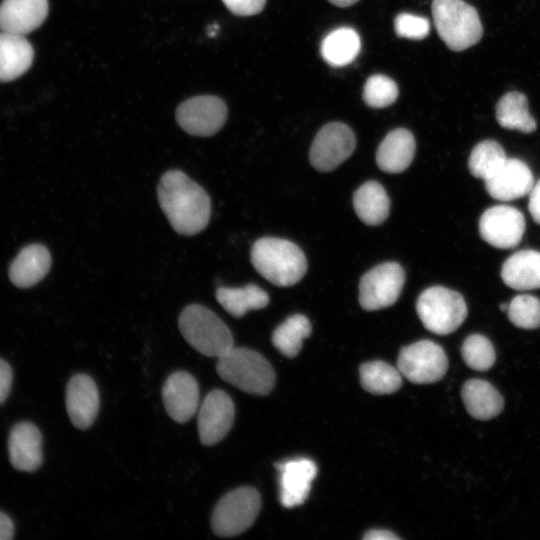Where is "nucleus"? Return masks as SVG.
<instances>
[{
    "label": "nucleus",
    "mask_w": 540,
    "mask_h": 540,
    "mask_svg": "<svg viewBox=\"0 0 540 540\" xmlns=\"http://www.w3.org/2000/svg\"><path fill=\"white\" fill-rule=\"evenodd\" d=\"M507 314L516 327L537 329L540 327V300L529 294L517 295L509 303Z\"/></svg>",
    "instance_id": "33"
},
{
    "label": "nucleus",
    "mask_w": 540,
    "mask_h": 540,
    "mask_svg": "<svg viewBox=\"0 0 540 540\" xmlns=\"http://www.w3.org/2000/svg\"><path fill=\"white\" fill-rule=\"evenodd\" d=\"M362 387L376 395L391 394L402 385V374L390 364L381 361H370L360 367Z\"/></svg>",
    "instance_id": "29"
},
{
    "label": "nucleus",
    "mask_w": 540,
    "mask_h": 540,
    "mask_svg": "<svg viewBox=\"0 0 540 540\" xmlns=\"http://www.w3.org/2000/svg\"><path fill=\"white\" fill-rule=\"evenodd\" d=\"M311 324L302 314L289 316L273 332L272 343L283 355L295 357L301 350L303 340L311 334Z\"/></svg>",
    "instance_id": "30"
},
{
    "label": "nucleus",
    "mask_w": 540,
    "mask_h": 540,
    "mask_svg": "<svg viewBox=\"0 0 540 540\" xmlns=\"http://www.w3.org/2000/svg\"><path fill=\"white\" fill-rule=\"evenodd\" d=\"M162 397L168 415L178 423H185L198 409V383L191 374L177 371L167 378Z\"/></svg>",
    "instance_id": "15"
},
{
    "label": "nucleus",
    "mask_w": 540,
    "mask_h": 540,
    "mask_svg": "<svg viewBox=\"0 0 540 540\" xmlns=\"http://www.w3.org/2000/svg\"><path fill=\"white\" fill-rule=\"evenodd\" d=\"M464 362L471 369L486 371L495 362V350L490 340L481 334L468 336L461 347Z\"/></svg>",
    "instance_id": "32"
},
{
    "label": "nucleus",
    "mask_w": 540,
    "mask_h": 540,
    "mask_svg": "<svg viewBox=\"0 0 540 540\" xmlns=\"http://www.w3.org/2000/svg\"><path fill=\"white\" fill-rule=\"evenodd\" d=\"M50 266L49 250L41 244H32L24 247L13 260L9 278L17 287H31L44 278Z\"/></svg>",
    "instance_id": "21"
},
{
    "label": "nucleus",
    "mask_w": 540,
    "mask_h": 540,
    "mask_svg": "<svg viewBox=\"0 0 540 540\" xmlns=\"http://www.w3.org/2000/svg\"><path fill=\"white\" fill-rule=\"evenodd\" d=\"M479 233L489 245L499 249L516 247L525 232V218L520 210L508 205H496L483 212Z\"/></svg>",
    "instance_id": "12"
},
{
    "label": "nucleus",
    "mask_w": 540,
    "mask_h": 540,
    "mask_svg": "<svg viewBox=\"0 0 540 540\" xmlns=\"http://www.w3.org/2000/svg\"><path fill=\"white\" fill-rule=\"evenodd\" d=\"M251 262L260 275L280 287L296 284L307 270L303 251L291 241L274 237H263L253 244Z\"/></svg>",
    "instance_id": "2"
},
{
    "label": "nucleus",
    "mask_w": 540,
    "mask_h": 540,
    "mask_svg": "<svg viewBox=\"0 0 540 540\" xmlns=\"http://www.w3.org/2000/svg\"><path fill=\"white\" fill-rule=\"evenodd\" d=\"M47 14V0H3L0 4V30L25 36L38 28Z\"/></svg>",
    "instance_id": "18"
},
{
    "label": "nucleus",
    "mask_w": 540,
    "mask_h": 540,
    "mask_svg": "<svg viewBox=\"0 0 540 540\" xmlns=\"http://www.w3.org/2000/svg\"><path fill=\"white\" fill-rule=\"evenodd\" d=\"M360 49L358 33L351 27H339L323 38L320 52L330 66L343 67L358 56Z\"/></svg>",
    "instance_id": "26"
},
{
    "label": "nucleus",
    "mask_w": 540,
    "mask_h": 540,
    "mask_svg": "<svg viewBox=\"0 0 540 540\" xmlns=\"http://www.w3.org/2000/svg\"><path fill=\"white\" fill-rule=\"evenodd\" d=\"M496 119L500 126L509 130L531 133L537 124L529 112L524 94L516 91L503 95L496 105Z\"/></svg>",
    "instance_id": "27"
},
{
    "label": "nucleus",
    "mask_w": 540,
    "mask_h": 540,
    "mask_svg": "<svg viewBox=\"0 0 540 540\" xmlns=\"http://www.w3.org/2000/svg\"><path fill=\"white\" fill-rule=\"evenodd\" d=\"M405 282L402 267L386 262L366 272L359 283V303L364 310L374 311L393 305Z\"/></svg>",
    "instance_id": "9"
},
{
    "label": "nucleus",
    "mask_w": 540,
    "mask_h": 540,
    "mask_svg": "<svg viewBox=\"0 0 540 540\" xmlns=\"http://www.w3.org/2000/svg\"><path fill=\"white\" fill-rule=\"evenodd\" d=\"M416 310L424 327L438 335L454 332L467 317L463 296L442 286L425 289L418 297Z\"/></svg>",
    "instance_id": "6"
},
{
    "label": "nucleus",
    "mask_w": 540,
    "mask_h": 540,
    "mask_svg": "<svg viewBox=\"0 0 540 540\" xmlns=\"http://www.w3.org/2000/svg\"><path fill=\"white\" fill-rule=\"evenodd\" d=\"M218 375L240 390L257 395H266L274 387L275 373L271 364L258 352L233 347L217 358Z\"/></svg>",
    "instance_id": "3"
},
{
    "label": "nucleus",
    "mask_w": 540,
    "mask_h": 540,
    "mask_svg": "<svg viewBox=\"0 0 540 540\" xmlns=\"http://www.w3.org/2000/svg\"><path fill=\"white\" fill-rule=\"evenodd\" d=\"M328 1L338 7H348L357 3L359 0H328Z\"/></svg>",
    "instance_id": "41"
},
{
    "label": "nucleus",
    "mask_w": 540,
    "mask_h": 540,
    "mask_svg": "<svg viewBox=\"0 0 540 540\" xmlns=\"http://www.w3.org/2000/svg\"><path fill=\"white\" fill-rule=\"evenodd\" d=\"M280 472V502L286 508L301 505L306 500L316 464L308 458H297L275 464Z\"/></svg>",
    "instance_id": "16"
},
{
    "label": "nucleus",
    "mask_w": 540,
    "mask_h": 540,
    "mask_svg": "<svg viewBox=\"0 0 540 540\" xmlns=\"http://www.w3.org/2000/svg\"><path fill=\"white\" fill-rule=\"evenodd\" d=\"M227 119L226 104L211 95L195 96L185 100L176 110L179 126L188 134L208 137L217 133Z\"/></svg>",
    "instance_id": "10"
},
{
    "label": "nucleus",
    "mask_w": 540,
    "mask_h": 540,
    "mask_svg": "<svg viewBox=\"0 0 540 540\" xmlns=\"http://www.w3.org/2000/svg\"><path fill=\"white\" fill-rule=\"evenodd\" d=\"M397 368L412 383L430 384L446 374L448 359L440 345L421 340L401 349Z\"/></svg>",
    "instance_id": "8"
},
{
    "label": "nucleus",
    "mask_w": 540,
    "mask_h": 540,
    "mask_svg": "<svg viewBox=\"0 0 540 540\" xmlns=\"http://www.w3.org/2000/svg\"><path fill=\"white\" fill-rule=\"evenodd\" d=\"M160 207L172 228L182 235L204 230L211 216L207 192L180 170L164 173L157 187Z\"/></svg>",
    "instance_id": "1"
},
{
    "label": "nucleus",
    "mask_w": 540,
    "mask_h": 540,
    "mask_svg": "<svg viewBox=\"0 0 540 540\" xmlns=\"http://www.w3.org/2000/svg\"><path fill=\"white\" fill-rule=\"evenodd\" d=\"M432 15L438 35L453 51L465 50L482 37L477 10L463 0H433Z\"/></svg>",
    "instance_id": "5"
},
{
    "label": "nucleus",
    "mask_w": 540,
    "mask_h": 540,
    "mask_svg": "<svg viewBox=\"0 0 540 540\" xmlns=\"http://www.w3.org/2000/svg\"><path fill=\"white\" fill-rule=\"evenodd\" d=\"M398 97V86L391 78L382 74L370 76L363 89L365 103L373 108H384L393 104Z\"/></svg>",
    "instance_id": "34"
},
{
    "label": "nucleus",
    "mask_w": 540,
    "mask_h": 540,
    "mask_svg": "<svg viewBox=\"0 0 540 540\" xmlns=\"http://www.w3.org/2000/svg\"><path fill=\"white\" fill-rule=\"evenodd\" d=\"M529 212L534 221L540 224V179L533 185L529 192Z\"/></svg>",
    "instance_id": "38"
},
{
    "label": "nucleus",
    "mask_w": 540,
    "mask_h": 540,
    "mask_svg": "<svg viewBox=\"0 0 540 540\" xmlns=\"http://www.w3.org/2000/svg\"><path fill=\"white\" fill-rule=\"evenodd\" d=\"M395 32L399 37L420 40L425 38L430 31V23L427 18L410 13H400L394 21Z\"/></svg>",
    "instance_id": "35"
},
{
    "label": "nucleus",
    "mask_w": 540,
    "mask_h": 540,
    "mask_svg": "<svg viewBox=\"0 0 540 540\" xmlns=\"http://www.w3.org/2000/svg\"><path fill=\"white\" fill-rule=\"evenodd\" d=\"M415 149V139L409 130L394 129L385 136L377 149V165L384 172L400 173L412 162Z\"/></svg>",
    "instance_id": "20"
},
{
    "label": "nucleus",
    "mask_w": 540,
    "mask_h": 540,
    "mask_svg": "<svg viewBox=\"0 0 540 540\" xmlns=\"http://www.w3.org/2000/svg\"><path fill=\"white\" fill-rule=\"evenodd\" d=\"M467 412L475 419L489 420L504 407L501 394L489 382L480 379L466 381L461 391Z\"/></svg>",
    "instance_id": "24"
},
{
    "label": "nucleus",
    "mask_w": 540,
    "mask_h": 540,
    "mask_svg": "<svg viewBox=\"0 0 540 540\" xmlns=\"http://www.w3.org/2000/svg\"><path fill=\"white\" fill-rule=\"evenodd\" d=\"M10 462L19 471H34L42 463V436L32 423L15 425L9 435Z\"/></svg>",
    "instance_id": "19"
},
{
    "label": "nucleus",
    "mask_w": 540,
    "mask_h": 540,
    "mask_svg": "<svg viewBox=\"0 0 540 540\" xmlns=\"http://www.w3.org/2000/svg\"><path fill=\"white\" fill-rule=\"evenodd\" d=\"M353 205L357 216L367 225H379L389 215L388 195L383 186L376 181H368L356 190Z\"/></svg>",
    "instance_id": "25"
},
{
    "label": "nucleus",
    "mask_w": 540,
    "mask_h": 540,
    "mask_svg": "<svg viewBox=\"0 0 540 540\" xmlns=\"http://www.w3.org/2000/svg\"><path fill=\"white\" fill-rule=\"evenodd\" d=\"M215 296L218 303L234 317L262 309L269 303L266 291L254 284L240 288L218 287Z\"/></svg>",
    "instance_id": "28"
},
{
    "label": "nucleus",
    "mask_w": 540,
    "mask_h": 540,
    "mask_svg": "<svg viewBox=\"0 0 540 540\" xmlns=\"http://www.w3.org/2000/svg\"><path fill=\"white\" fill-rule=\"evenodd\" d=\"M260 507V495L255 488L234 489L215 505L211 515V528L221 537L237 536L252 526Z\"/></svg>",
    "instance_id": "7"
},
{
    "label": "nucleus",
    "mask_w": 540,
    "mask_h": 540,
    "mask_svg": "<svg viewBox=\"0 0 540 540\" xmlns=\"http://www.w3.org/2000/svg\"><path fill=\"white\" fill-rule=\"evenodd\" d=\"M14 535V526L10 518L0 512V540H9Z\"/></svg>",
    "instance_id": "39"
},
{
    "label": "nucleus",
    "mask_w": 540,
    "mask_h": 540,
    "mask_svg": "<svg viewBox=\"0 0 540 540\" xmlns=\"http://www.w3.org/2000/svg\"><path fill=\"white\" fill-rule=\"evenodd\" d=\"M33 57L34 50L24 36L0 32V82L12 81L24 74Z\"/></svg>",
    "instance_id": "23"
},
{
    "label": "nucleus",
    "mask_w": 540,
    "mask_h": 540,
    "mask_svg": "<svg viewBox=\"0 0 540 540\" xmlns=\"http://www.w3.org/2000/svg\"><path fill=\"white\" fill-rule=\"evenodd\" d=\"M503 282L512 289L527 291L540 288V251L520 250L502 265Z\"/></svg>",
    "instance_id": "22"
},
{
    "label": "nucleus",
    "mask_w": 540,
    "mask_h": 540,
    "mask_svg": "<svg viewBox=\"0 0 540 540\" xmlns=\"http://www.w3.org/2000/svg\"><path fill=\"white\" fill-rule=\"evenodd\" d=\"M235 416L234 403L223 390L209 392L198 411V433L203 445L220 442L230 431Z\"/></svg>",
    "instance_id": "13"
},
{
    "label": "nucleus",
    "mask_w": 540,
    "mask_h": 540,
    "mask_svg": "<svg viewBox=\"0 0 540 540\" xmlns=\"http://www.w3.org/2000/svg\"><path fill=\"white\" fill-rule=\"evenodd\" d=\"M507 158L503 147L498 142L484 140L471 151L468 168L474 177L485 181L501 167Z\"/></svg>",
    "instance_id": "31"
},
{
    "label": "nucleus",
    "mask_w": 540,
    "mask_h": 540,
    "mask_svg": "<svg viewBox=\"0 0 540 540\" xmlns=\"http://www.w3.org/2000/svg\"><path fill=\"white\" fill-rule=\"evenodd\" d=\"M179 329L190 346L208 357L219 358L234 347L233 336L225 323L199 304L189 305L181 312Z\"/></svg>",
    "instance_id": "4"
},
{
    "label": "nucleus",
    "mask_w": 540,
    "mask_h": 540,
    "mask_svg": "<svg viewBox=\"0 0 540 540\" xmlns=\"http://www.w3.org/2000/svg\"><path fill=\"white\" fill-rule=\"evenodd\" d=\"M355 146L356 138L350 127L340 122L328 123L316 134L309 159L317 170L331 171L349 158Z\"/></svg>",
    "instance_id": "11"
},
{
    "label": "nucleus",
    "mask_w": 540,
    "mask_h": 540,
    "mask_svg": "<svg viewBox=\"0 0 540 540\" xmlns=\"http://www.w3.org/2000/svg\"><path fill=\"white\" fill-rule=\"evenodd\" d=\"M488 194L499 201H512L529 194L534 177L528 165L516 158H507L485 181Z\"/></svg>",
    "instance_id": "14"
},
{
    "label": "nucleus",
    "mask_w": 540,
    "mask_h": 540,
    "mask_svg": "<svg viewBox=\"0 0 540 540\" xmlns=\"http://www.w3.org/2000/svg\"><path fill=\"white\" fill-rule=\"evenodd\" d=\"M66 409L72 424L90 427L98 414L99 393L94 380L85 374L73 376L66 389Z\"/></svg>",
    "instance_id": "17"
},
{
    "label": "nucleus",
    "mask_w": 540,
    "mask_h": 540,
    "mask_svg": "<svg viewBox=\"0 0 540 540\" xmlns=\"http://www.w3.org/2000/svg\"><path fill=\"white\" fill-rule=\"evenodd\" d=\"M222 2L237 16H251L263 10L266 0H222Z\"/></svg>",
    "instance_id": "36"
},
{
    "label": "nucleus",
    "mask_w": 540,
    "mask_h": 540,
    "mask_svg": "<svg viewBox=\"0 0 540 540\" xmlns=\"http://www.w3.org/2000/svg\"><path fill=\"white\" fill-rule=\"evenodd\" d=\"M365 540H394L399 539L397 535L388 530L373 529L368 531L364 536Z\"/></svg>",
    "instance_id": "40"
},
{
    "label": "nucleus",
    "mask_w": 540,
    "mask_h": 540,
    "mask_svg": "<svg viewBox=\"0 0 540 540\" xmlns=\"http://www.w3.org/2000/svg\"><path fill=\"white\" fill-rule=\"evenodd\" d=\"M12 369L7 362L0 359V403L8 396L12 384Z\"/></svg>",
    "instance_id": "37"
},
{
    "label": "nucleus",
    "mask_w": 540,
    "mask_h": 540,
    "mask_svg": "<svg viewBox=\"0 0 540 540\" xmlns=\"http://www.w3.org/2000/svg\"><path fill=\"white\" fill-rule=\"evenodd\" d=\"M508 306H509V303H502V304H500V310L507 312Z\"/></svg>",
    "instance_id": "42"
}]
</instances>
